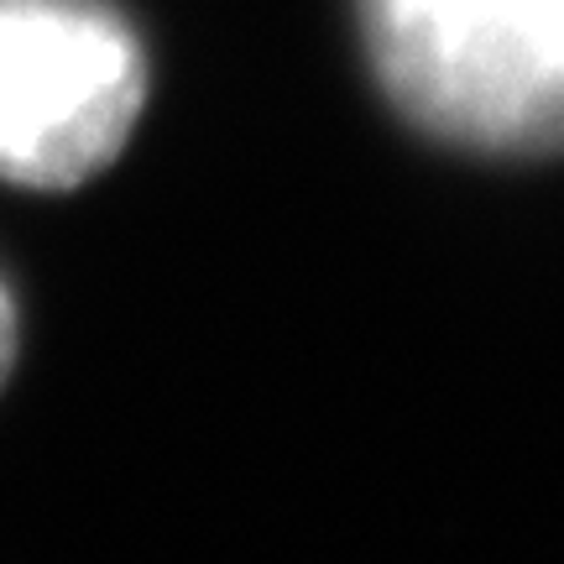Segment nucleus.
Listing matches in <instances>:
<instances>
[{
	"label": "nucleus",
	"instance_id": "nucleus-1",
	"mask_svg": "<svg viewBox=\"0 0 564 564\" xmlns=\"http://www.w3.org/2000/svg\"><path fill=\"white\" fill-rule=\"evenodd\" d=\"M382 95L434 141L564 152V0H356Z\"/></svg>",
	"mask_w": 564,
	"mask_h": 564
},
{
	"label": "nucleus",
	"instance_id": "nucleus-2",
	"mask_svg": "<svg viewBox=\"0 0 564 564\" xmlns=\"http://www.w3.org/2000/svg\"><path fill=\"white\" fill-rule=\"evenodd\" d=\"M147 53L110 0H0V183L79 188L121 158Z\"/></svg>",
	"mask_w": 564,
	"mask_h": 564
},
{
	"label": "nucleus",
	"instance_id": "nucleus-3",
	"mask_svg": "<svg viewBox=\"0 0 564 564\" xmlns=\"http://www.w3.org/2000/svg\"><path fill=\"white\" fill-rule=\"evenodd\" d=\"M11 361H17V303H11V288L0 282V387L11 377Z\"/></svg>",
	"mask_w": 564,
	"mask_h": 564
}]
</instances>
